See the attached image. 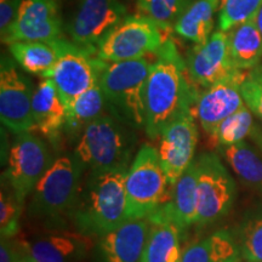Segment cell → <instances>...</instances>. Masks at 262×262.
Listing matches in <instances>:
<instances>
[{
  "label": "cell",
  "mask_w": 262,
  "mask_h": 262,
  "mask_svg": "<svg viewBox=\"0 0 262 262\" xmlns=\"http://www.w3.org/2000/svg\"><path fill=\"white\" fill-rule=\"evenodd\" d=\"M222 157L248 187L262 194V153L245 141L220 147Z\"/></svg>",
  "instance_id": "26"
},
{
  "label": "cell",
  "mask_w": 262,
  "mask_h": 262,
  "mask_svg": "<svg viewBox=\"0 0 262 262\" xmlns=\"http://www.w3.org/2000/svg\"><path fill=\"white\" fill-rule=\"evenodd\" d=\"M254 125L253 112L247 104H244L241 110L231 114L215 127L210 134L212 145L220 148L242 142L245 137L251 135Z\"/></svg>",
  "instance_id": "28"
},
{
  "label": "cell",
  "mask_w": 262,
  "mask_h": 262,
  "mask_svg": "<svg viewBox=\"0 0 262 262\" xmlns=\"http://www.w3.org/2000/svg\"><path fill=\"white\" fill-rule=\"evenodd\" d=\"M196 164L195 225L214 224L231 210L235 199V183L221 159L214 153H204Z\"/></svg>",
  "instance_id": "9"
},
{
  "label": "cell",
  "mask_w": 262,
  "mask_h": 262,
  "mask_svg": "<svg viewBox=\"0 0 262 262\" xmlns=\"http://www.w3.org/2000/svg\"><path fill=\"white\" fill-rule=\"evenodd\" d=\"M58 58L49 78L54 81L66 107L79 95L98 83L106 61L96 52L74 44L68 39H57Z\"/></svg>",
  "instance_id": "8"
},
{
  "label": "cell",
  "mask_w": 262,
  "mask_h": 262,
  "mask_svg": "<svg viewBox=\"0 0 262 262\" xmlns=\"http://www.w3.org/2000/svg\"><path fill=\"white\" fill-rule=\"evenodd\" d=\"M238 241L227 229H219L182 251L180 262H239Z\"/></svg>",
  "instance_id": "24"
},
{
  "label": "cell",
  "mask_w": 262,
  "mask_h": 262,
  "mask_svg": "<svg viewBox=\"0 0 262 262\" xmlns=\"http://www.w3.org/2000/svg\"><path fill=\"white\" fill-rule=\"evenodd\" d=\"M21 0H0V33L4 35L15 22Z\"/></svg>",
  "instance_id": "34"
},
{
  "label": "cell",
  "mask_w": 262,
  "mask_h": 262,
  "mask_svg": "<svg viewBox=\"0 0 262 262\" xmlns=\"http://www.w3.org/2000/svg\"><path fill=\"white\" fill-rule=\"evenodd\" d=\"M196 202V164L193 162L171 187L168 201L152 215L168 219L183 231L195 224Z\"/></svg>",
  "instance_id": "20"
},
{
  "label": "cell",
  "mask_w": 262,
  "mask_h": 262,
  "mask_svg": "<svg viewBox=\"0 0 262 262\" xmlns=\"http://www.w3.org/2000/svg\"><path fill=\"white\" fill-rule=\"evenodd\" d=\"M125 192L129 220L147 219L169 199L171 186L158 149L145 143L127 169Z\"/></svg>",
  "instance_id": "6"
},
{
  "label": "cell",
  "mask_w": 262,
  "mask_h": 262,
  "mask_svg": "<svg viewBox=\"0 0 262 262\" xmlns=\"http://www.w3.org/2000/svg\"><path fill=\"white\" fill-rule=\"evenodd\" d=\"M196 141L198 130L193 112L183 114L168 124L160 134L158 152L171 187L194 162Z\"/></svg>",
  "instance_id": "14"
},
{
  "label": "cell",
  "mask_w": 262,
  "mask_h": 262,
  "mask_svg": "<svg viewBox=\"0 0 262 262\" xmlns=\"http://www.w3.org/2000/svg\"><path fill=\"white\" fill-rule=\"evenodd\" d=\"M140 15L155 21L169 32L186 8V0H136Z\"/></svg>",
  "instance_id": "29"
},
{
  "label": "cell",
  "mask_w": 262,
  "mask_h": 262,
  "mask_svg": "<svg viewBox=\"0 0 262 262\" xmlns=\"http://www.w3.org/2000/svg\"><path fill=\"white\" fill-rule=\"evenodd\" d=\"M229 57L237 70L251 71L262 61V34L256 16L242 22L227 33Z\"/></svg>",
  "instance_id": "22"
},
{
  "label": "cell",
  "mask_w": 262,
  "mask_h": 262,
  "mask_svg": "<svg viewBox=\"0 0 262 262\" xmlns=\"http://www.w3.org/2000/svg\"><path fill=\"white\" fill-rule=\"evenodd\" d=\"M142 262H179L181 260V228L168 219L150 215Z\"/></svg>",
  "instance_id": "21"
},
{
  "label": "cell",
  "mask_w": 262,
  "mask_h": 262,
  "mask_svg": "<svg viewBox=\"0 0 262 262\" xmlns=\"http://www.w3.org/2000/svg\"><path fill=\"white\" fill-rule=\"evenodd\" d=\"M17 249H18V255H17V262H37L34 258L29 256V255L26 253V251L19 247L17 243Z\"/></svg>",
  "instance_id": "37"
},
{
  "label": "cell",
  "mask_w": 262,
  "mask_h": 262,
  "mask_svg": "<svg viewBox=\"0 0 262 262\" xmlns=\"http://www.w3.org/2000/svg\"><path fill=\"white\" fill-rule=\"evenodd\" d=\"M126 16L119 0H78L66 32L74 44L96 52L98 44Z\"/></svg>",
  "instance_id": "11"
},
{
  "label": "cell",
  "mask_w": 262,
  "mask_h": 262,
  "mask_svg": "<svg viewBox=\"0 0 262 262\" xmlns=\"http://www.w3.org/2000/svg\"><path fill=\"white\" fill-rule=\"evenodd\" d=\"M156 54L145 91V130L150 139L160 136L164 127L175 119L193 112L199 94L171 39Z\"/></svg>",
  "instance_id": "1"
},
{
  "label": "cell",
  "mask_w": 262,
  "mask_h": 262,
  "mask_svg": "<svg viewBox=\"0 0 262 262\" xmlns=\"http://www.w3.org/2000/svg\"><path fill=\"white\" fill-rule=\"evenodd\" d=\"M179 262H180V261H179Z\"/></svg>",
  "instance_id": "39"
},
{
  "label": "cell",
  "mask_w": 262,
  "mask_h": 262,
  "mask_svg": "<svg viewBox=\"0 0 262 262\" xmlns=\"http://www.w3.org/2000/svg\"><path fill=\"white\" fill-rule=\"evenodd\" d=\"M133 127L113 111L104 113L83 130L74 155L90 171L129 168L135 146Z\"/></svg>",
  "instance_id": "3"
},
{
  "label": "cell",
  "mask_w": 262,
  "mask_h": 262,
  "mask_svg": "<svg viewBox=\"0 0 262 262\" xmlns=\"http://www.w3.org/2000/svg\"><path fill=\"white\" fill-rule=\"evenodd\" d=\"M62 38L61 0H21L15 22L2 35L14 41H52Z\"/></svg>",
  "instance_id": "13"
},
{
  "label": "cell",
  "mask_w": 262,
  "mask_h": 262,
  "mask_svg": "<svg viewBox=\"0 0 262 262\" xmlns=\"http://www.w3.org/2000/svg\"><path fill=\"white\" fill-rule=\"evenodd\" d=\"M32 111L35 129L48 139L57 140L67 122V107L50 78H44L33 91Z\"/></svg>",
  "instance_id": "19"
},
{
  "label": "cell",
  "mask_w": 262,
  "mask_h": 262,
  "mask_svg": "<svg viewBox=\"0 0 262 262\" xmlns=\"http://www.w3.org/2000/svg\"><path fill=\"white\" fill-rule=\"evenodd\" d=\"M52 162L45 141L31 133L19 134L10 147L8 169L2 178L19 201L25 203Z\"/></svg>",
  "instance_id": "10"
},
{
  "label": "cell",
  "mask_w": 262,
  "mask_h": 262,
  "mask_svg": "<svg viewBox=\"0 0 262 262\" xmlns=\"http://www.w3.org/2000/svg\"><path fill=\"white\" fill-rule=\"evenodd\" d=\"M85 166L77 156L64 155L51 163L32 192L28 216L34 220L56 224L71 216L81 188Z\"/></svg>",
  "instance_id": "4"
},
{
  "label": "cell",
  "mask_w": 262,
  "mask_h": 262,
  "mask_svg": "<svg viewBox=\"0 0 262 262\" xmlns=\"http://www.w3.org/2000/svg\"><path fill=\"white\" fill-rule=\"evenodd\" d=\"M250 136L255 142V145L257 146V148L262 153V124H255Z\"/></svg>",
  "instance_id": "36"
},
{
  "label": "cell",
  "mask_w": 262,
  "mask_h": 262,
  "mask_svg": "<svg viewBox=\"0 0 262 262\" xmlns=\"http://www.w3.org/2000/svg\"><path fill=\"white\" fill-rule=\"evenodd\" d=\"M127 169L90 171L71 214L80 234L98 238L129 221L125 192Z\"/></svg>",
  "instance_id": "2"
},
{
  "label": "cell",
  "mask_w": 262,
  "mask_h": 262,
  "mask_svg": "<svg viewBox=\"0 0 262 262\" xmlns=\"http://www.w3.org/2000/svg\"><path fill=\"white\" fill-rule=\"evenodd\" d=\"M245 75L247 72L238 71L231 77L205 88L198 94L193 106V114L206 134L210 135L222 120L244 106L241 85Z\"/></svg>",
  "instance_id": "16"
},
{
  "label": "cell",
  "mask_w": 262,
  "mask_h": 262,
  "mask_svg": "<svg viewBox=\"0 0 262 262\" xmlns=\"http://www.w3.org/2000/svg\"><path fill=\"white\" fill-rule=\"evenodd\" d=\"M149 221L129 220L98 237L95 262H142Z\"/></svg>",
  "instance_id": "17"
},
{
  "label": "cell",
  "mask_w": 262,
  "mask_h": 262,
  "mask_svg": "<svg viewBox=\"0 0 262 262\" xmlns=\"http://www.w3.org/2000/svg\"><path fill=\"white\" fill-rule=\"evenodd\" d=\"M110 106L100 83L79 95L67 107V122L66 127L71 135H80L91 122L106 113Z\"/></svg>",
  "instance_id": "27"
},
{
  "label": "cell",
  "mask_w": 262,
  "mask_h": 262,
  "mask_svg": "<svg viewBox=\"0 0 262 262\" xmlns=\"http://www.w3.org/2000/svg\"><path fill=\"white\" fill-rule=\"evenodd\" d=\"M17 243L11 238L0 239V262H17Z\"/></svg>",
  "instance_id": "35"
},
{
  "label": "cell",
  "mask_w": 262,
  "mask_h": 262,
  "mask_svg": "<svg viewBox=\"0 0 262 262\" xmlns=\"http://www.w3.org/2000/svg\"><path fill=\"white\" fill-rule=\"evenodd\" d=\"M169 32L142 15L126 16L96 49V56L106 62L136 60L158 52L168 40Z\"/></svg>",
  "instance_id": "7"
},
{
  "label": "cell",
  "mask_w": 262,
  "mask_h": 262,
  "mask_svg": "<svg viewBox=\"0 0 262 262\" xmlns=\"http://www.w3.org/2000/svg\"><path fill=\"white\" fill-rule=\"evenodd\" d=\"M83 234L50 233L17 242L37 262H78L86 254Z\"/></svg>",
  "instance_id": "18"
},
{
  "label": "cell",
  "mask_w": 262,
  "mask_h": 262,
  "mask_svg": "<svg viewBox=\"0 0 262 262\" xmlns=\"http://www.w3.org/2000/svg\"><path fill=\"white\" fill-rule=\"evenodd\" d=\"M9 51L22 70L49 78L58 58L57 41H14Z\"/></svg>",
  "instance_id": "25"
},
{
  "label": "cell",
  "mask_w": 262,
  "mask_h": 262,
  "mask_svg": "<svg viewBox=\"0 0 262 262\" xmlns=\"http://www.w3.org/2000/svg\"><path fill=\"white\" fill-rule=\"evenodd\" d=\"M241 93L245 104L262 122V67L248 72L241 85Z\"/></svg>",
  "instance_id": "33"
},
{
  "label": "cell",
  "mask_w": 262,
  "mask_h": 262,
  "mask_svg": "<svg viewBox=\"0 0 262 262\" xmlns=\"http://www.w3.org/2000/svg\"><path fill=\"white\" fill-rule=\"evenodd\" d=\"M150 68L152 62L146 57L106 62L98 79L113 112L134 127L145 129V91Z\"/></svg>",
  "instance_id": "5"
},
{
  "label": "cell",
  "mask_w": 262,
  "mask_h": 262,
  "mask_svg": "<svg viewBox=\"0 0 262 262\" xmlns=\"http://www.w3.org/2000/svg\"><path fill=\"white\" fill-rule=\"evenodd\" d=\"M256 24H257V27H258V29H260V32L262 34V5L256 14Z\"/></svg>",
  "instance_id": "38"
},
{
  "label": "cell",
  "mask_w": 262,
  "mask_h": 262,
  "mask_svg": "<svg viewBox=\"0 0 262 262\" xmlns=\"http://www.w3.org/2000/svg\"><path fill=\"white\" fill-rule=\"evenodd\" d=\"M262 0H221L219 12V29L228 32L242 22L255 17Z\"/></svg>",
  "instance_id": "32"
},
{
  "label": "cell",
  "mask_w": 262,
  "mask_h": 262,
  "mask_svg": "<svg viewBox=\"0 0 262 262\" xmlns=\"http://www.w3.org/2000/svg\"><path fill=\"white\" fill-rule=\"evenodd\" d=\"M238 243L248 262H262V212L245 219L239 228Z\"/></svg>",
  "instance_id": "31"
},
{
  "label": "cell",
  "mask_w": 262,
  "mask_h": 262,
  "mask_svg": "<svg viewBox=\"0 0 262 262\" xmlns=\"http://www.w3.org/2000/svg\"><path fill=\"white\" fill-rule=\"evenodd\" d=\"M14 58L2 56L0 62V119L12 134L31 133L33 119L31 81L16 67Z\"/></svg>",
  "instance_id": "12"
},
{
  "label": "cell",
  "mask_w": 262,
  "mask_h": 262,
  "mask_svg": "<svg viewBox=\"0 0 262 262\" xmlns=\"http://www.w3.org/2000/svg\"><path fill=\"white\" fill-rule=\"evenodd\" d=\"M24 203L16 196L5 179L2 178L0 192V234L3 238H14L19 231Z\"/></svg>",
  "instance_id": "30"
},
{
  "label": "cell",
  "mask_w": 262,
  "mask_h": 262,
  "mask_svg": "<svg viewBox=\"0 0 262 262\" xmlns=\"http://www.w3.org/2000/svg\"><path fill=\"white\" fill-rule=\"evenodd\" d=\"M186 66L192 83L203 89L241 71L232 63L227 33L221 29L212 33L203 44H194L188 52Z\"/></svg>",
  "instance_id": "15"
},
{
  "label": "cell",
  "mask_w": 262,
  "mask_h": 262,
  "mask_svg": "<svg viewBox=\"0 0 262 262\" xmlns=\"http://www.w3.org/2000/svg\"><path fill=\"white\" fill-rule=\"evenodd\" d=\"M220 4L221 0H194L183 9L173 31L193 44H203L212 34L214 17Z\"/></svg>",
  "instance_id": "23"
}]
</instances>
